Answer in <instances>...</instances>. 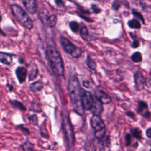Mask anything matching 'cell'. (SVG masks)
Returning a JSON list of instances; mask_svg holds the SVG:
<instances>
[{"label": "cell", "mask_w": 151, "mask_h": 151, "mask_svg": "<svg viewBox=\"0 0 151 151\" xmlns=\"http://www.w3.org/2000/svg\"><path fill=\"white\" fill-rule=\"evenodd\" d=\"M81 90V87L77 77L76 76H71L68 83V91L73 110L79 115H83L84 112L80 101Z\"/></svg>", "instance_id": "obj_1"}, {"label": "cell", "mask_w": 151, "mask_h": 151, "mask_svg": "<svg viewBox=\"0 0 151 151\" xmlns=\"http://www.w3.org/2000/svg\"><path fill=\"white\" fill-rule=\"evenodd\" d=\"M45 54L48 62L53 74L57 77L64 75V67L60 54L52 45H47Z\"/></svg>", "instance_id": "obj_2"}, {"label": "cell", "mask_w": 151, "mask_h": 151, "mask_svg": "<svg viewBox=\"0 0 151 151\" xmlns=\"http://www.w3.org/2000/svg\"><path fill=\"white\" fill-rule=\"evenodd\" d=\"M11 13L15 18L25 28L31 30L33 28V22L27 12L19 5L13 4L10 6Z\"/></svg>", "instance_id": "obj_3"}, {"label": "cell", "mask_w": 151, "mask_h": 151, "mask_svg": "<svg viewBox=\"0 0 151 151\" xmlns=\"http://www.w3.org/2000/svg\"><path fill=\"white\" fill-rule=\"evenodd\" d=\"M62 128L67 148L71 149L75 143V136L69 117L64 115L62 119Z\"/></svg>", "instance_id": "obj_4"}, {"label": "cell", "mask_w": 151, "mask_h": 151, "mask_svg": "<svg viewBox=\"0 0 151 151\" xmlns=\"http://www.w3.org/2000/svg\"><path fill=\"white\" fill-rule=\"evenodd\" d=\"M90 125L94 130V134L96 139L101 140L104 137L106 127L100 116L93 115L90 119Z\"/></svg>", "instance_id": "obj_5"}, {"label": "cell", "mask_w": 151, "mask_h": 151, "mask_svg": "<svg viewBox=\"0 0 151 151\" xmlns=\"http://www.w3.org/2000/svg\"><path fill=\"white\" fill-rule=\"evenodd\" d=\"M60 43L64 50L74 58H78L81 54V50L74 45L69 40L64 37H60Z\"/></svg>", "instance_id": "obj_6"}, {"label": "cell", "mask_w": 151, "mask_h": 151, "mask_svg": "<svg viewBox=\"0 0 151 151\" xmlns=\"http://www.w3.org/2000/svg\"><path fill=\"white\" fill-rule=\"evenodd\" d=\"M80 101L84 110H90L93 104L94 97L90 92L85 90L81 88L80 94Z\"/></svg>", "instance_id": "obj_7"}, {"label": "cell", "mask_w": 151, "mask_h": 151, "mask_svg": "<svg viewBox=\"0 0 151 151\" xmlns=\"http://www.w3.org/2000/svg\"><path fill=\"white\" fill-rule=\"evenodd\" d=\"M134 80L136 88L137 90H142L144 88L146 83V78L139 70L136 71L134 74Z\"/></svg>", "instance_id": "obj_8"}, {"label": "cell", "mask_w": 151, "mask_h": 151, "mask_svg": "<svg viewBox=\"0 0 151 151\" xmlns=\"http://www.w3.org/2000/svg\"><path fill=\"white\" fill-rule=\"evenodd\" d=\"M136 111L145 118H150V111L149 110L147 103L145 101L140 100L138 102Z\"/></svg>", "instance_id": "obj_9"}, {"label": "cell", "mask_w": 151, "mask_h": 151, "mask_svg": "<svg viewBox=\"0 0 151 151\" xmlns=\"http://www.w3.org/2000/svg\"><path fill=\"white\" fill-rule=\"evenodd\" d=\"M94 97L97 99L102 104H107L111 103V97L104 91L97 90L94 93Z\"/></svg>", "instance_id": "obj_10"}, {"label": "cell", "mask_w": 151, "mask_h": 151, "mask_svg": "<svg viewBox=\"0 0 151 151\" xmlns=\"http://www.w3.org/2000/svg\"><path fill=\"white\" fill-rule=\"evenodd\" d=\"M27 11L34 14L37 12V4L35 0H21Z\"/></svg>", "instance_id": "obj_11"}, {"label": "cell", "mask_w": 151, "mask_h": 151, "mask_svg": "<svg viewBox=\"0 0 151 151\" xmlns=\"http://www.w3.org/2000/svg\"><path fill=\"white\" fill-rule=\"evenodd\" d=\"M16 77L20 84L23 83L26 79L27 75V70L26 68L21 66L18 67L15 71Z\"/></svg>", "instance_id": "obj_12"}, {"label": "cell", "mask_w": 151, "mask_h": 151, "mask_svg": "<svg viewBox=\"0 0 151 151\" xmlns=\"http://www.w3.org/2000/svg\"><path fill=\"white\" fill-rule=\"evenodd\" d=\"M91 112L94 115L100 116L103 111V104L95 97H94V102L91 109H90Z\"/></svg>", "instance_id": "obj_13"}, {"label": "cell", "mask_w": 151, "mask_h": 151, "mask_svg": "<svg viewBox=\"0 0 151 151\" xmlns=\"http://www.w3.org/2000/svg\"><path fill=\"white\" fill-rule=\"evenodd\" d=\"M13 54L0 51V63L5 65H10L12 63Z\"/></svg>", "instance_id": "obj_14"}, {"label": "cell", "mask_w": 151, "mask_h": 151, "mask_svg": "<svg viewBox=\"0 0 151 151\" xmlns=\"http://www.w3.org/2000/svg\"><path fill=\"white\" fill-rule=\"evenodd\" d=\"M29 88L30 91H31L32 92L40 91L43 88L42 82L41 81H40V80H38V81H35L34 83H32L29 85Z\"/></svg>", "instance_id": "obj_15"}, {"label": "cell", "mask_w": 151, "mask_h": 151, "mask_svg": "<svg viewBox=\"0 0 151 151\" xmlns=\"http://www.w3.org/2000/svg\"><path fill=\"white\" fill-rule=\"evenodd\" d=\"M9 103L11 105V106L16 109L19 110L21 111H25L27 110L26 107L19 101L17 100H9Z\"/></svg>", "instance_id": "obj_16"}, {"label": "cell", "mask_w": 151, "mask_h": 151, "mask_svg": "<svg viewBox=\"0 0 151 151\" xmlns=\"http://www.w3.org/2000/svg\"><path fill=\"white\" fill-rule=\"evenodd\" d=\"M80 34L81 37L86 41H90L89 32L86 26H83L80 30Z\"/></svg>", "instance_id": "obj_17"}, {"label": "cell", "mask_w": 151, "mask_h": 151, "mask_svg": "<svg viewBox=\"0 0 151 151\" xmlns=\"http://www.w3.org/2000/svg\"><path fill=\"white\" fill-rule=\"evenodd\" d=\"M130 134L137 140H141L142 139V133L139 127H134L132 129L130 130Z\"/></svg>", "instance_id": "obj_18"}, {"label": "cell", "mask_w": 151, "mask_h": 151, "mask_svg": "<svg viewBox=\"0 0 151 151\" xmlns=\"http://www.w3.org/2000/svg\"><path fill=\"white\" fill-rule=\"evenodd\" d=\"M57 23V17L55 15H51L47 18V25L48 27H54Z\"/></svg>", "instance_id": "obj_19"}, {"label": "cell", "mask_w": 151, "mask_h": 151, "mask_svg": "<svg viewBox=\"0 0 151 151\" xmlns=\"http://www.w3.org/2000/svg\"><path fill=\"white\" fill-rule=\"evenodd\" d=\"M21 147L23 151H33L34 145L29 140H27L21 145Z\"/></svg>", "instance_id": "obj_20"}, {"label": "cell", "mask_w": 151, "mask_h": 151, "mask_svg": "<svg viewBox=\"0 0 151 151\" xmlns=\"http://www.w3.org/2000/svg\"><path fill=\"white\" fill-rule=\"evenodd\" d=\"M127 24L130 28L133 29H139L141 27V24L137 19H132L128 21Z\"/></svg>", "instance_id": "obj_21"}, {"label": "cell", "mask_w": 151, "mask_h": 151, "mask_svg": "<svg viewBox=\"0 0 151 151\" xmlns=\"http://www.w3.org/2000/svg\"><path fill=\"white\" fill-rule=\"evenodd\" d=\"M86 64H87V66L88 67V68H90L91 70H94L96 69L97 65H96V63L94 62V61H93L91 58V57L89 55H88L86 58Z\"/></svg>", "instance_id": "obj_22"}, {"label": "cell", "mask_w": 151, "mask_h": 151, "mask_svg": "<svg viewBox=\"0 0 151 151\" xmlns=\"http://www.w3.org/2000/svg\"><path fill=\"white\" fill-rule=\"evenodd\" d=\"M132 60L134 63H139L142 60V56L140 52H135L131 56Z\"/></svg>", "instance_id": "obj_23"}, {"label": "cell", "mask_w": 151, "mask_h": 151, "mask_svg": "<svg viewBox=\"0 0 151 151\" xmlns=\"http://www.w3.org/2000/svg\"><path fill=\"white\" fill-rule=\"evenodd\" d=\"M28 120L29 122H30L33 125L35 126H37L38 124V117L36 114H32L30 115L29 116H28L27 117Z\"/></svg>", "instance_id": "obj_24"}, {"label": "cell", "mask_w": 151, "mask_h": 151, "mask_svg": "<svg viewBox=\"0 0 151 151\" xmlns=\"http://www.w3.org/2000/svg\"><path fill=\"white\" fill-rule=\"evenodd\" d=\"M69 26L71 31L74 32H77L79 29V25L76 21H71L69 23Z\"/></svg>", "instance_id": "obj_25"}, {"label": "cell", "mask_w": 151, "mask_h": 151, "mask_svg": "<svg viewBox=\"0 0 151 151\" xmlns=\"http://www.w3.org/2000/svg\"><path fill=\"white\" fill-rule=\"evenodd\" d=\"M132 14H133V15L136 18H137V19H139L140 21L142 22L143 24H144L145 20H144L143 17V15H142L141 13H140L139 11H136V10H135V9H132Z\"/></svg>", "instance_id": "obj_26"}, {"label": "cell", "mask_w": 151, "mask_h": 151, "mask_svg": "<svg viewBox=\"0 0 151 151\" xmlns=\"http://www.w3.org/2000/svg\"><path fill=\"white\" fill-rule=\"evenodd\" d=\"M17 127L19 128V129L21 130V132H22V133H24V134H27V135H28V134H30V132H29V129L27 128V127L24 126V125H22V124H19V125L17 126Z\"/></svg>", "instance_id": "obj_27"}, {"label": "cell", "mask_w": 151, "mask_h": 151, "mask_svg": "<svg viewBox=\"0 0 151 151\" xmlns=\"http://www.w3.org/2000/svg\"><path fill=\"white\" fill-rule=\"evenodd\" d=\"M38 72V68H35L32 72H31V73H30L29 75V80L31 81V80H34V78H35L37 76Z\"/></svg>", "instance_id": "obj_28"}, {"label": "cell", "mask_w": 151, "mask_h": 151, "mask_svg": "<svg viewBox=\"0 0 151 151\" xmlns=\"http://www.w3.org/2000/svg\"><path fill=\"white\" fill-rule=\"evenodd\" d=\"M126 115L132 119L133 120H136V114L132 111H127L126 112Z\"/></svg>", "instance_id": "obj_29"}, {"label": "cell", "mask_w": 151, "mask_h": 151, "mask_svg": "<svg viewBox=\"0 0 151 151\" xmlns=\"http://www.w3.org/2000/svg\"><path fill=\"white\" fill-rule=\"evenodd\" d=\"M132 140V136L129 133H127L125 136V142H126V145L129 146L130 145Z\"/></svg>", "instance_id": "obj_30"}, {"label": "cell", "mask_w": 151, "mask_h": 151, "mask_svg": "<svg viewBox=\"0 0 151 151\" xmlns=\"http://www.w3.org/2000/svg\"><path fill=\"white\" fill-rule=\"evenodd\" d=\"M55 3L58 8L65 7V4L63 0H55Z\"/></svg>", "instance_id": "obj_31"}, {"label": "cell", "mask_w": 151, "mask_h": 151, "mask_svg": "<svg viewBox=\"0 0 151 151\" xmlns=\"http://www.w3.org/2000/svg\"><path fill=\"white\" fill-rule=\"evenodd\" d=\"M91 9L93 11V12L96 14H99L101 12V9H100L96 5H91Z\"/></svg>", "instance_id": "obj_32"}, {"label": "cell", "mask_w": 151, "mask_h": 151, "mask_svg": "<svg viewBox=\"0 0 151 151\" xmlns=\"http://www.w3.org/2000/svg\"><path fill=\"white\" fill-rule=\"evenodd\" d=\"M140 46V42L138 40H135L133 41L132 44V47L133 48H137Z\"/></svg>", "instance_id": "obj_33"}, {"label": "cell", "mask_w": 151, "mask_h": 151, "mask_svg": "<svg viewBox=\"0 0 151 151\" xmlns=\"http://www.w3.org/2000/svg\"><path fill=\"white\" fill-rule=\"evenodd\" d=\"M146 134L148 138L151 137V127H149L146 130Z\"/></svg>", "instance_id": "obj_34"}, {"label": "cell", "mask_w": 151, "mask_h": 151, "mask_svg": "<svg viewBox=\"0 0 151 151\" xmlns=\"http://www.w3.org/2000/svg\"><path fill=\"white\" fill-rule=\"evenodd\" d=\"M83 85L84 87L86 88H89L90 87V83L88 81H84L83 83Z\"/></svg>", "instance_id": "obj_35"}, {"label": "cell", "mask_w": 151, "mask_h": 151, "mask_svg": "<svg viewBox=\"0 0 151 151\" xmlns=\"http://www.w3.org/2000/svg\"><path fill=\"white\" fill-rule=\"evenodd\" d=\"M6 86L8 87V90H9V91H12V90H13V86H12V85L9 84H6Z\"/></svg>", "instance_id": "obj_36"}, {"label": "cell", "mask_w": 151, "mask_h": 151, "mask_svg": "<svg viewBox=\"0 0 151 151\" xmlns=\"http://www.w3.org/2000/svg\"><path fill=\"white\" fill-rule=\"evenodd\" d=\"M133 147H134V148H137V147H138V142H135L134 144H133Z\"/></svg>", "instance_id": "obj_37"}, {"label": "cell", "mask_w": 151, "mask_h": 151, "mask_svg": "<svg viewBox=\"0 0 151 151\" xmlns=\"http://www.w3.org/2000/svg\"><path fill=\"white\" fill-rule=\"evenodd\" d=\"M0 34L2 35H3L4 37H5V36H6V34H5V32H4L1 30V28H0Z\"/></svg>", "instance_id": "obj_38"}, {"label": "cell", "mask_w": 151, "mask_h": 151, "mask_svg": "<svg viewBox=\"0 0 151 151\" xmlns=\"http://www.w3.org/2000/svg\"><path fill=\"white\" fill-rule=\"evenodd\" d=\"M18 62L19 63H23V60H22V58H20L19 60H18Z\"/></svg>", "instance_id": "obj_39"}, {"label": "cell", "mask_w": 151, "mask_h": 151, "mask_svg": "<svg viewBox=\"0 0 151 151\" xmlns=\"http://www.w3.org/2000/svg\"><path fill=\"white\" fill-rule=\"evenodd\" d=\"M2 15L0 14V22L2 21Z\"/></svg>", "instance_id": "obj_40"}, {"label": "cell", "mask_w": 151, "mask_h": 151, "mask_svg": "<svg viewBox=\"0 0 151 151\" xmlns=\"http://www.w3.org/2000/svg\"><path fill=\"white\" fill-rule=\"evenodd\" d=\"M105 0H99V1H100V2H104Z\"/></svg>", "instance_id": "obj_41"}]
</instances>
